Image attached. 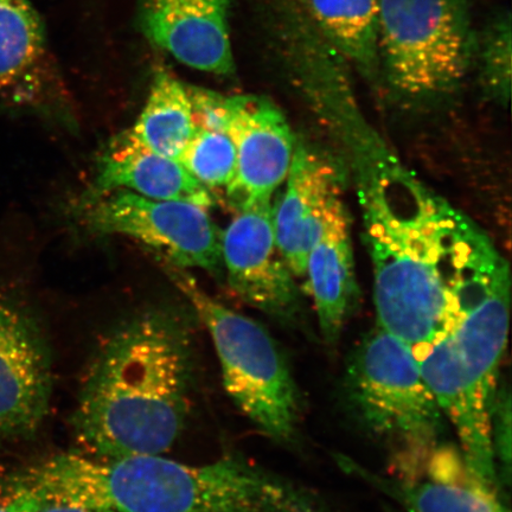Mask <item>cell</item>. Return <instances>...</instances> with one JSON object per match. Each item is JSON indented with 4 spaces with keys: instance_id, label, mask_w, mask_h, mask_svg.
Wrapping results in <instances>:
<instances>
[{
    "instance_id": "14",
    "label": "cell",
    "mask_w": 512,
    "mask_h": 512,
    "mask_svg": "<svg viewBox=\"0 0 512 512\" xmlns=\"http://www.w3.org/2000/svg\"><path fill=\"white\" fill-rule=\"evenodd\" d=\"M336 462L408 512H510L499 492L473 475L462 452L452 446L435 448L418 477L379 475L342 454Z\"/></svg>"
},
{
    "instance_id": "8",
    "label": "cell",
    "mask_w": 512,
    "mask_h": 512,
    "mask_svg": "<svg viewBox=\"0 0 512 512\" xmlns=\"http://www.w3.org/2000/svg\"><path fill=\"white\" fill-rule=\"evenodd\" d=\"M79 209L88 233L126 236L150 247L171 265L200 268L216 277L222 274V232L207 208L118 190L81 201Z\"/></svg>"
},
{
    "instance_id": "1",
    "label": "cell",
    "mask_w": 512,
    "mask_h": 512,
    "mask_svg": "<svg viewBox=\"0 0 512 512\" xmlns=\"http://www.w3.org/2000/svg\"><path fill=\"white\" fill-rule=\"evenodd\" d=\"M361 196L379 328L419 358L504 259L475 224L412 179L382 178Z\"/></svg>"
},
{
    "instance_id": "17",
    "label": "cell",
    "mask_w": 512,
    "mask_h": 512,
    "mask_svg": "<svg viewBox=\"0 0 512 512\" xmlns=\"http://www.w3.org/2000/svg\"><path fill=\"white\" fill-rule=\"evenodd\" d=\"M305 277L315 303L320 335L334 349L358 299L351 221L345 204L331 216L311 249Z\"/></svg>"
},
{
    "instance_id": "7",
    "label": "cell",
    "mask_w": 512,
    "mask_h": 512,
    "mask_svg": "<svg viewBox=\"0 0 512 512\" xmlns=\"http://www.w3.org/2000/svg\"><path fill=\"white\" fill-rule=\"evenodd\" d=\"M380 73L407 100L458 91L475 64L469 0H379Z\"/></svg>"
},
{
    "instance_id": "12",
    "label": "cell",
    "mask_w": 512,
    "mask_h": 512,
    "mask_svg": "<svg viewBox=\"0 0 512 512\" xmlns=\"http://www.w3.org/2000/svg\"><path fill=\"white\" fill-rule=\"evenodd\" d=\"M226 132L236 151V174L226 189L229 202L238 211L271 202L296 147L284 113L264 96H230Z\"/></svg>"
},
{
    "instance_id": "16",
    "label": "cell",
    "mask_w": 512,
    "mask_h": 512,
    "mask_svg": "<svg viewBox=\"0 0 512 512\" xmlns=\"http://www.w3.org/2000/svg\"><path fill=\"white\" fill-rule=\"evenodd\" d=\"M125 190L160 201H181L211 208L215 197L175 159L147 150L127 131L106 146L96 164L91 188L82 201Z\"/></svg>"
},
{
    "instance_id": "19",
    "label": "cell",
    "mask_w": 512,
    "mask_h": 512,
    "mask_svg": "<svg viewBox=\"0 0 512 512\" xmlns=\"http://www.w3.org/2000/svg\"><path fill=\"white\" fill-rule=\"evenodd\" d=\"M195 131L187 85L158 68L143 111L128 134L147 150L177 160Z\"/></svg>"
},
{
    "instance_id": "23",
    "label": "cell",
    "mask_w": 512,
    "mask_h": 512,
    "mask_svg": "<svg viewBox=\"0 0 512 512\" xmlns=\"http://www.w3.org/2000/svg\"><path fill=\"white\" fill-rule=\"evenodd\" d=\"M0 494V512H40L47 505L31 491L8 483Z\"/></svg>"
},
{
    "instance_id": "10",
    "label": "cell",
    "mask_w": 512,
    "mask_h": 512,
    "mask_svg": "<svg viewBox=\"0 0 512 512\" xmlns=\"http://www.w3.org/2000/svg\"><path fill=\"white\" fill-rule=\"evenodd\" d=\"M53 394V366L31 312L0 287V447L43 425Z\"/></svg>"
},
{
    "instance_id": "22",
    "label": "cell",
    "mask_w": 512,
    "mask_h": 512,
    "mask_svg": "<svg viewBox=\"0 0 512 512\" xmlns=\"http://www.w3.org/2000/svg\"><path fill=\"white\" fill-rule=\"evenodd\" d=\"M492 453L499 488L509 486L511 480V396L509 387L498 384L490 415Z\"/></svg>"
},
{
    "instance_id": "13",
    "label": "cell",
    "mask_w": 512,
    "mask_h": 512,
    "mask_svg": "<svg viewBox=\"0 0 512 512\" xmlns=\"http://www.w3.org/2000/svg\"><path fill=\"white\" fill-rule=\"evenodd\" d=\"M286 187L273 204L275 241L296 277H305L307 259L335 211L345 204L342 170L317 147L296 143Z\"/></svg>"
},
{
    "instance_id": "4",
    "label": "cell",
    "mask_w": 512,
    "mask_h": 512,
    "mask_svg": "<svg viewBox=\"0 0 512 512\" xmlns=\"http://www.w3.org/2000/svg\"><path fill=\"white\" fill-rule=\"evenodd\" d=\"M510 270L476 288L458 323L418 358L422 377L456 430L467 466L498 491L490 415L508 343Z\"/></svg>"
},
{
    "instance_id": "20",
    "label": "cell",
    "mask_w": 512,
    "mask_h": 512,
    "mask_svg": "<svg viewBox=\"0 0 512 512\" xmlns=\"http://www.w3.org/2000/svg\"><path fill=\"white\" fill-rule=\"evenodd\" d=\"M510 10H499L477 34L475 63L484 92L502 106L511 94L512 28Z\"/></svg>"
},
{
    "instance_id": "11",
    "label": "cell",
    "mask_w": 512,
    "mask_h": 512,
    "mask_svg": "<svg viewBox=\"0 0 512 512\" xmlns=\"http://www.w3.org/2000/svg\"><path fill=\"white\" fill-rule=\"evenodd\" d=\"M222 267L243 302L290 328L303 324L296 275L281 255L273 229V204L238 211L221 235Z\"/></svg>"
},
{
    "instance_id": "2",
    "label": "cell",
    "mask_w": 512,
    "mask_h": 512,
    "mask_svg": "<svg viewBox=\"0 0 512 512\" xmlns=\"http://www.w3.org/2000/svg\"><path fill=\"white\" fill-rule=\"evenodd\" d=\"M192 380L189 325L170 310L140 313L118 326L82 382L70 425L94 459L162 454L187 425Z\"/></svg>"
},
{
    "instance_id": "18",
    "label": "cell",
    "mask_w": 512,
    "mask_h": 512,
    "mask_svg": "<svg viewBox=\"0 0 512 512\" xmlns=\"http://www.w3.org/2000/svg\"><path fill=\"white\" fill-rule=\"evenodd\" d=\"M313 27L366 78L380 74L379 0H302Z\"/></svg>"
},
{
    "instance_id": "5",
    "label": "cell",
    "mask_w": 512,
    "mask_h": 512,
    "mask_svg": "<svg viewBox=\"0 0 512 512\" xmlns=\"http://www.w3.org/2000/svg\"><path fill=\"white\" fill-rule=\"evenodd\" d=\"M342 399L361 430L392 450L400 477L416 475L443 445L445 415L422 377L418 358L379 326L350 352Z\"/></svg>"
},
{
    "instance_id": "15",
    "label": "cell",
    "mask_w": 512,
    "mask_h": 512,
    "mask_svg": "<svg viewBox=\"0 0 512 512\" xmlns=\"http://www.w3.org/2000/svg\"><path fill=\"white\" fill-rule=\"evenodd\" d=\"M230 0H142L140 24L147 40L200 72L232 76Z\"/></svg>"
},
{
    "instance_id": "3",
    "label": "cell",
    "mask_w": 512,
    "mask_h": 512,
    "mask_svg": "<svg viewBox=\"0 0 512 512\" xmlns=\"http://www.w3.org/2000/svg\"><path fill=\"white\" fill-rule=\"evenodd\" d=\"M44 503L113 512H330L304 484L228 454L189 465L160 454L94 459L64 453L8 479Z\"/></svg>"
},
{
    "instance_id": "21",
    "label": "cell",
    "mask_w": 512,
    "mask_h": 512,
    "mask_svg": "<svg viewBox=\"0 0 512 512\" xmlns=\"http://www.w3.org/2000/svg\"><path fill=\"white\" fill-rule=\"evenodd\" d=\"M177 162L207 189H227L236 174V151L226 132L196 128Z\"/></svg>"
},
{
    "instance_id": "6",
    "label": "cell",
    "mask_w": 512,
    "mask_h": 512,
    "mask_svg": "<svg viewBox=\"0 0 512 512\" xmlns=\"http://www.w3.org/2000/svg\"><path fill=\"white\" fill-rule=\"evenodd\" d=\"M162 262L213 339L230 399L266 437L296 448L305 403L284 350L264 326L209 296L188 270Z\"/></svg>"
},
{
    "instance_id": "24",
    "label": "cell",
    "mask_w": 512,
    "mask_h": 512,
    "mask_svg": "<svg viewBox=\"0 0 512 512\" xmlns=\"http://www.w3.org/2000/svg\"><path fill=\"white\" fill-rule=\"evenodd\" d=\"M40 512H113L104 508L81 507V505L48 504Z\"/></svg>"
},
{
    "instance_id": "9",
    "label": "cell",
    "mask_w": 512,
    "mask_h": 512,
    "mask_svg": "<svg viewBox=\"0 0 512 512\" xmlns=\"http://www.w3.org/2000/svg\"><path fill=\"white\" fill-rule=\"evenodd\" d=\"M0 108L76 125L72 96L31 0H0Z\"/></svg>"
}]
</instances>
